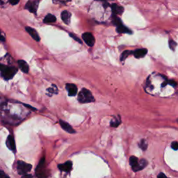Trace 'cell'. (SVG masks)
Returning a JSON list of instances; mask_svg holds the SVG:
<instances>
[{"mask_svg":"<svg viewBox=\"0 0 178 178\" xmlns=\"http://www.w3.org/2000/svg\"><path fill=\"white\" fill-rule=\"evenodd\" d=\"M0 69H1L2 76L6 80H11L17 72V68L13 67V66L11 67V66H7L3 64L1 65Z\"/></svg>","mask_w":178,"mask_h":178,"instance_id":"1","label":"cell"},{"mask_svg":"<svg viewBox=\"0 0 178 178\" xmlns=\"http://www.w3.org/2000/svg\"><path fill=\"white\" fill-rule=\"evenodd\" d=\"M78 100L81 103H90L95 101V98L90 91L86 88H82L78 95Z\"/></svg>","mask_w":178,"mask_h":178,"instance_id":"2","label":"cell"},{"mask_svg":"<svg viewBox=\"0 0 178 178\" xmlns=\"http://www.w3.org/2000/svg\"><path fill=\"white\" fill-rule=\"evenodd\" d=\"M32 166L24 161H19L17 163V170L20 175H24L27 174L32 170Z\"/></svg>","mask_w":178,"mask_h":178,"instance_id":"3","label":"cell"},{"mask_svg":"<svg viewBox=\"0 0 178 178\" xmlns=\"http://www.w3.org/2000/svg\"><path fill=\"white\" fill-rule=\"evenodd\" d=\"M40 0H29L25 5V9H27L29 12L34 14H36Z\"/></svg>","mask_w":178,"mask_h":178,"instance_id":"4","label":"cell"},{"mask_svg":"<svg viewBox=\"0 0 178 178\" xmlns=\"http://www.w3.org/2000/svg\"><path fill=\"white\" fill-rule=\"evenodd\" d=\"M82 39L89 47H93L95 44V38L91 33L86 32L82 35Z\"/></svg>","mask_w":178,"mask_h":178,"instance_id":"5","label":"cell"},{"mask_svg":"<svg viewBox=\"0 0 178 178\" xmlns=\"http://www.w3.org/2000/svg\"><path fill=\"white\" fill-rule=\"evenodd\" d=\"M72 163L70 161H66L64 164H58V169L61 171H64L65 172H69L71 170H72Z\"/></svg>","mask_w":178,"mask_h":178,"instance_id":"6","label":"cell"},{"mask_svg":"<svg viewBox=\"0 0 178 178\" xmlns=\"http://www.w3.org/2000/svg\"><path fill=\"white\" fill-rule=\"evenodd\" d=\"M25 29H26V31L28 32V34H29V35L32 37L33 39L35 40V41H40V38L39 34H38V32L35 31L34 29H33V28L29 27H25Z\"/></svg>","mask_w":178,"mask_h":178,"instance_id":"7","label":"cell"},{"mask_svg":"<svg viewBox=\"0 0 178 178\" xmlns=\"http://www.w3.org/2000/svg\"><path fill=\"white\" fill-rule=\"evenodd\" d=\"M68 95L70 96H75L77 93V87L73 83H67L65 86Z\"/></svg>","mask_w":178,"mask_h":178,"instance_id":"8","label":"cell"},{"mask_svg":"<svg viewBox=\"0 0 178 178\" xmlns=\"http://www.w3.org/2000/svg\"><path fill=\"white\" fill-rule=\"evenodd\" d=\"M59 124H60V125L61 126V128L64 129L65 131L68 132V133H70V134H75V129L72 128V127L71 126L70 124L66 123V122L63 121L62 120H60Z\"/></svg>","mask_w":178,"mask_h":178,"instance_id":"9","label":"cell"},{"mask_svg":"<svg viewBox=\"0 0 178 178\" xmlns=\"http://www.w3.org/2000/svg\"><path fill=\"white\" fill-rule=\"evenodd\" d=\"M6 146L9 147V150H11V151L15 152L16 150V143H15L14 137L12 135L9 136L8 139L6 140Z\"/></svg>","mask_w":178,"mask_h":178,"instance_id":"10","label":"cell"},{"mask_svg":"<svg viewBox=\"0 0 178 178\" xmlns=\"http://www.w3.org/2000/svg\"><path fill=\"white\" fill-rule=\"evenodd\" d=\"M111 8L112 10V13L114 15H121L124 11V8L123 6H119L116 4H112L111 5Z\"/></svg>","mask_w":178,"mask_h":178,"instance_id":"11","label":"cell"},{"mask_svg":"<svg viewBox=\"0 0 178 178\" xmlns=\"http://www.w3.org/2000/svg\"><path fill=\"white\" fill-rule=\"evenodd\" d=\"M147 49H138L133 51V53L132 54H134V57L136 58H141L144 57L147 54Z\"/></svg>","mask_w":178,"mask_h":178,"instance_id":"12","label":"cell"},{"mask_svg":"<svg viewBox=\"0 0 178 178\" xmlns=\"http://www.w3.org/2000/svg\"><path fill=\"white\" fill-rule=\"evenodd\" d=\"M61 19L64 23L66 24H69L70 23V20H71V13L68 11H64L61 13Z\"/></svg>","mask_w":178,"mask_h":178,"instance_id":"13","label":"cell"},{"mask_svg":"<svg viewBox=\"0 0 178 178\" xmlns=\"http://www.w3.org/2000/svg\"><path fill=\"white\" fill-rule=\"evenodd\" d=\"M17 63H18V65L22 72H24V73H28L29 71V65L24 61L23 60H19L17 61Z\"/></svg>","mask_w":178,"mask_h":178,"instance_id":"14","label":"cell"},{"mask_svg":"<svg viewBox=\"0 0 178 178\" xmlns=\"http://www.w3.org/2000/svg\"><path fill=\"white\" fill-rule=\"evenodd\" d=\"M116 31L117 32L120 33V34H132V32L130 29H128V27H126L123 24H122L119 26L116 27Z\"/></svg>","mask_w":178,"mask_h":178,"instance_id":"15","label":"cell"},{"mask_svg":"<svg viewBox=\"0 0 178 178\" xmlns=\"http://www.w3.org/2000/svg\"><path fill=\"white\" fill-rule=\"evenodd\" d=\"M147 165V161H146V159H141L139 161V164H138V165H137V166L133 170L135 172L139 171V170H143V169H145V168L146 167Z\"/></svg>","mask_w":178,"mask_h":178,"instance_id":"16","label":"cell"},{"mask_svg":"<svg viewBox=\"0 0 178 178\" xmlns=\"http://www.w3.org/2000/svg\"><path fill=\"white\" fill-rule=\"evenodd\" d=\"M56 21H57V17H56L54 15L50 13H48L47 16L45 17L44 20H43V22L47 24L54 23Z\"/></svg>","mask_w":178,"mask_h":178,"instance_id":"17","label":"cell"},{"mask_svg":"<svg viewBox=\"0 0 178 178\" xmlns=\"http://www.w3.org/2000/svg\"><path fill=\"white\" fill-rule=\"evenodd\" d=\"M139 159L137 157L134 156H132L129 158V164H130L132 168V170H134L137 166V165L139 164Z\"/></svg>","mask_w":178,"mask_h":178,"instance_id":"18","label":"cell"},{"mask_svg":"<svg viewBox=\"0 0 178 178\" xmlns=\"http://www.w3.org/2000/svg\"><path fill=\"white\" fill-rule=\"evenodd\" d=\"M112 23L115 25V26L118 27L119 25H121L123 24V22H122L121 20L120 17H118L117 16V15H112Z\"/></svg>","mask_w":178,"mask_h":178,"instance_id":"19","label":"cell"},{"mask_svg":"<svg viewBox=\"0 0 178 178\" xmlns=\"http://www.w3.org/2000/svg\"><path fill=\"white\" fill-rule=\"evenodd\" d=\"M133 53V51H130V50H126L124 51V52L122 53L121 56V61H123L126 59V58L128 57L129 55L132 54Z\"/></svg>","mask_w":178,"mask_h":178,"instance_id":"20","label":"cell"},{"mask_svg":"<svg viewBox=\"0 0 178 178\" xmlns=\"http://www.w3.org/2000/svg\"><path fill=\"white\" fill-rule=\"evenodd\" d=\"M139 147L143 150H146L147 147V141L145 139H142L139 143Z\"/></svg>","mask_w":178,"mask_h":178,"instance_id":"21","label":"cell"},{"mask_svg":"<svg viewBox=\"0 0 178 178\" xmlns=\"http://www.w3.org/2000/svg\"><path fill=\"white\" fill-rule=\"evenodd\" d=\"M71 0H53L54 4H61V5H65L67 4L68 2H70Z\"/></svg>","mask_w":178,"mask_h":178,"instance_id":"22","label":"cell"},{"mask_svg":"<svg viewBox=\"0 0 178 178\" xmlns=\"http://www.w3.org/2000/svg\"><path fill=\"white\" fill-rule=\"evenodd\" d=\"M176 46H177V43H175L174 40H172L171 39L169 40V47L170 48V49H171L172 51H174Z\"/></svg>","mask_w":178,"mask_h":178,"instance_id":"23","label":"cell"},{"mask_svg":"<svg viewBox=\"0 0 178 178\" xmlns=\"http://www.w3.org/2000/svg\"><path fill=\"white\" fill-rule=\"evenodd\" d=\"M120 124H121V121H118L117 119L111 121V126L113 127V128H117V127H118Z\"/></svg>","mask_w":178,"mask_h":178,"instance_id":"24","label":"cell"},{"mask_svg":"<svg viewBox=\"0 0 178 178\" xmlns=\"http://www.w3.org/2000/svg\"><path fill=\"white\" fill-rule=\"evenodd\" d=\"M171 147L175 150H178V142H172V144H171Z\"/></svg>","mask_w":178,"mask_h":178,"instance_id":"25","label":"cell"},{"mask_svg":"<svg viewBox=\"0 0 178 178\" xmlns=\"http://www.w3.org/2000/svg\"><path fill=\"white\" fill-rule=\"evenodd\" d=\"M70 37H72V39H75V40H76V41H77V42H79L80 43H82V42H81V40L80 39H79L78 37L76 36V35H74L73 34H70Z\"/></svg>","mask_w":178,"mask_h":178,"instance_id":"26","label":"cell"},{"mask_svg":"<svg viewBox=\"0 0 178 178\" xmlns=\"http://www.w3.org/2000/svg\"><path fill=\"white\" fill-rule=\"evenodd\" d=\"M56 91H57V87H56V86L54 87V88H48V89H47V91H49L50 94L57 93V92H56Z\"/></svg>","mask_w":178,"mask_h":178,"instance_id":"27","label":"cell"},{"mask_svg":"<svg viewBox=\"0 0 178 178\" xmlns=\"http://www.w3.org/2000/svg\"><path fill=\"white\" fill-rule=\"evenodd\" d=\"M167 82H168V84H170V86H177V83L173 80H167Z\"/></svg>","mask_w":178,"mask_h":178,"instance_id":"28","label":"cell"},{"mask_svg":"<svg viewBox=\"0 0 178 178\" xmlns=\"http://www.w3.org/2000/svg\"><path fill=\"white\" fill-rule=\"evenodd\" d=\"M9 2L11 5H16L19 3L20 0H9Z\"/></svg>","mask_w":178,"mask_h":178,"instance_id":"29","label":"cell"},{"mask_svg":"<svg viewBox=\"0 0 178 178\" xmlns=\"http://www.w3.org/2000/svg\"><path fill=\"white\" fill-rule=\"evenodd\" d=\"M0 178H9V176H7L6 174H4L3 171L0 172Z\"/></svg>","mask_w":178,"mask_h":178,"instance_id":"30","label":"cell"},{"mask_svg":"<svg viewBox=\"0 0 178 178\" xmlns=\"http://www.w3.org/2000/svg\"><path fill=\"white\" fill-rule=\"evenodd\" d=\"M158 177L159 178H161V177H164V178H166V175H164V173H162V172H161L159 175H158Z\"/></svg>","mask_w":178,"mask_h":178,"instance_id":"31","label":"cell"},{"mask_svg":"<svg viewBox=\"0 0 178 178\" xmlns=\"http://www.w3.org/2000/svg\"><path fill=\"white\" fill-rule=\"evenodd\" d=\"M95 1H101L103 2H109V1H113V0H95Z\"/></svg>","mask_w":178,"mask_h":178,"instance_id":"32","label":"cell"},{"mask_svg":"<svg viewBox=\"0 0 178 178\" xmlns=\"http://www.w3.org/2000/svg\"><path fill=\"white\" fill-rule=\"evenodd\" d=\"M1 40L2 42H4V40H5V38L4 37V35H3V34H2V36H1Z\"/></svg>","mask_w":178,"mask_h":178,"instance_id":"33","label":"cell"},{"mask_svg":"<svg viewBox=\"0 0 178 178\" xmlns=\"http://www.w3.org/2000/svg\"><path fill=\"white\" fill-rule=\"evenodd\" d=\"M177 123H178V118H177Z\"/></svg>","mask_w":178,"mask_h":178,"instance_id":"34","label":"cell"}]
</instances>
